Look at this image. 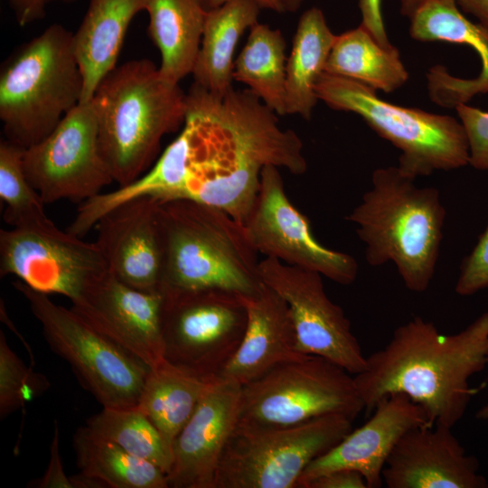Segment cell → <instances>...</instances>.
<instances>
[{"mask_svg": "<svg viewBox=\"0 0 488 488\" xmlns=\"http://www.w3.org/2000/svg\"><path fill=\"white\" fill-rule=\"evenodd\" d=\"M488 288V223L471 253L461 262L455 286L457 295L467 296Z\"/></svg>", "mask_w": 488, "mask_h": 488, "instance_id": "cell-35", "label": "cell"}, {"mask_svg": "<svg viewBox=\"0 0 488 488\" xmlns=\"http://www.w3.org/2000/svg\"><path fill=\"white\" fill-rule=\"evenodd\" d=\"M161 293L164 359L204 380L217 379L245 333L242 296L220 289Z\"/></svg>", "mask_w": 488, "mask_h": 488, "instance_id": "cell-11", "label": "cell"}, {"mask_svg": "<svg viewBox=\"0 0 488 488\" xmlns=\"http://www.w3.org/2000/svg\"><path fill=\"white\" fill-rule=\"evenodd\" d=\"M336 35L319 8L312 7L301 15L286 58V115L311 118L318 101L315 85L324 72Z\"/></svg>", "mask_w": 488, "mask_h": 488, "instance_id": "cell-26", "label": "cell"}, {"mask_svg": "<svg viewBox=\"0 0 488 488\" xmlns=\"http://www.w3.org/2000/svg\"><path fill=\"white\" fill-rule=\"evenodd\" d=\"M342 414L285 427L237 424L221 455L215 488H297L306 467L352 430Z\"/></svg>", "mask_w": 488, "mask_h": 488, "instance_id": "cell-8", "label": "cell"}, {"mask_svg": "<svg viewBox=\"0 0 488 488\" xmlns=\"http://www.w3.org/2000/svg\"><path fill=\"white\" fill-rule=\"evenodd\" d=\"M72 443L80 473L106 488H169L166 474L157 465L132 455L86 425L76 430Z\"/></svg>", "mask_w": 488, "mask_h": 488, "instance_id": "cell-29", "label": "cell"}, {"mask_svg": "<svg viewBox=\"0 0 488 488\" xmlns=\"http://www.w3.org/2000/svg\"><path fill=\"white\" fill-rule=\"evenodd\" d=\"M286 42L278 29L256 23L234 62L233 79L279 116L286 108Z\"/></svg>", "mask_w": 488, "mask_h": 488, "instance_id": "cell-30", "label": "cell"}, {"mask_svg": "<svg viewBox=\"0 0 488 488\" xmlns=\"http://www.w3.org/2000/svg\"><path fill=\"white\" fill-rule=\"evenodd\" d=\"M73 33L52 23L21 45L0 70L5 139L26 149L49 136L82 98Z\"/></svg>", "mask_w": 488, "mask_h": 488, "instance_id": "cell-6", "label": "cell"}, {"mask_svg": "<svg viewBox=\"0 0 488 488\" xmlns=\"http://www.w3.org/2000/svg\"><path fill=\"white\" fill-rule=\"evenodd\" d=\"M159 202L152 197L128 200L105 213L95 226L96 243L108 271L145 292H161L164 244Z\"/></svg>", "mask_w": 488, "mask_h": 488, "instance_id": "cell-17", "label": "cell"}, {"mask_svg": "<svg viewBox=\"0 0 488 488\" xmlns=\"http://www.w3.org/2000/svg\"><path fill=\"white\" fill-rule=\"evenodd\" d=\"M305 488H368V486L361 473L340 469L314 478L305 484Z\"/></svg>", "mask_w": 488, "mask_h": 488, "instance_id": "cell-37", "label": "cell"}, {"mask_svg": "<svg viewBox=\"0 0 488 488\" xmlns=\"http://www.w3.org/2000/svg\"><path fill=\"white\" fill-rule=\"evenodd\" d=\"M57 422L50 446V459L45 473L40 478L31 480L27 487L31 488H75L71 476H68L63 468L60 451V434Z\"/></svg>", "mask_w": 488, "mask_h": 488, "instance_id": "cell-36", "label": "cell"}, {"mask_svg": "<svg viewBox=\"0 0 488 488\" xmlns=\"http://www.w3.org/2000/svg\"><path fill=\"white\" fill-rule=\"evenodd\" d=\"M258 275L288 305L303 353L324 358L352 375L364 370L367 357L343 310L326 295L322 275L274 258L259 260Z\"/></svg>", "mask_w": 488, "mask_h": 488, "instance_id": "cell-15", "label": "cell"}, {"mask_svg": "<svg viewBox=\"0 0 488 488\" xmlns=\"http://www.w3.org/2000/svg\"><path fill=\"white\" fill-rule=\"evenodd\" d=\"M315 93L331 108L357 114L399 149L398 167L414 179L469 164L465 128L451 116L385 101L366 85L325 72L317 80Z\"/></svg>", "mask_w": 488, "mask_h": 488, "instance_id": "cell-7", "label": "cell"}, {"mask_svg": "<svg viewBox=\"0 0 488 488\" xmlns=\"http://www.w3.org/2000/svg\"><path fill=\"white\" fill-rule=\"evenodd\" d=\"M164 244L161 292L220 289L254 295L259 260L245 227L224 211L187 200L159 202Z\"/></svg>", "mask_w": 488, "mask_h": 488, "instance_id": "cell-5", "label": "cell"}, {"mask_svg": "<svg viewBox=\"0 0 488 488\" xmlns=\"http://www.w3.org/2000/svg\"><path fill=\"white\" fill-rule=\"evenodd\" d=\"M95 242L45 223L0 230V275L15 276L29 287L75 300L108 271Z\"/></svg>", "mask_w": 488, "mask_h": 488, "instance_id": "cell-13", "label": "cell"}, {"mask_svg": "<svg viewBox=\"0 0 488 488\" xmlns=\"http://www.w3.org/2000/svg\"><path fill=\"white\" fill-rule=\"evenodd\" d=\"M423 425L434 424L422 406L405 394H390L377 404L365 424L314 459L297 487L305 488L314 478L340 469L361 473L368 488L381 487L382 470L394 446L407 431Z\"/></svg>", "mask_w": 488, "mask_h": 488, "instance_id": "cell-19", "label": "cell"}, {"mask_svg": "<svg viewBox=\"0 0 488 488\" xmlns=\"http://www.w3.org/2000/svg\"><path fill=\"white\" fill-rule=\"evenodd\" d=\"M50 382L44 375L27 368L7 343L0 331V417L14 413L33 398L47 390Z\"/></svg>", "mask_w": 488, "mask_h": 488, "instance_id": "cell-33", "label": "cell"}, {"mask_svg": "<svg viewBox=\"0 0 488 488\" xmlns=\"http://www.w3.org/2000/svg\"><path fill=\"white\" fill-rule=\"evenodd\" d=\"M86 426L132 455L157 465L166 474L170 471L172 449L155 426L136 407L103 408L87 419Z\"/></svg>", "mask_w": 488, "mask_h": 488, "instance_id": "cell-31", "label": "cell"}, {"mask_svg": "<svg viewBox=\"0 0 488 488\" xmlns=\"http://www.w3.org/2000/svg\"><path fill=\"white\" fill-rule=\"evenodd\" d=\"M260 8L252 0H232L208 10L192 72L194 83L214 94L233 88L236 47L245 31L258 23Z\"/></svg>", "mask_w": 488, "mask_h": 488, "instance_id": "cell-25", "label": "cell"}, {"mask_svg": "<svg viewBox=\"0 0 488 488\" xmlns=\"http://www.w3.org/2000/svg\"><path fill=\"white\" fill-rule=\"evenodd\" d=\"M285 12H295L296 11L303 0H282Z\"/></svg>", "mask_w": 488, "mask_h": 488, "instance_id": "cell-42", "label": "cell"}, {"mask_svg": "<svg viewBox=\"0 0 488 488\" xmlns=\"http://www.w3.org/2000/svg\"><path fill=\"white\" fill-rule=\"evenodd\" d=\"M324 72L385 93L399 89L408 79L398 48L382 45L361 23L336 35Z\"/></svg>", "mask_w": 488, "mask_h": 488, "instance_id": "cell-27", "label": "cell"}, {"mask_svg": "<svg viewBox=\"0 0 488 488\" xmlns=\"http://www.w3.org/2000/svg\"><path fill=\"white\" fill-rule=\"evenodd\" d=\"M400 12L409 23V35L414 40L465 44L480 56L482 68L475 78L453 76L442 65L430 68L427 80L432 101L455 108L488 92L487 26L467 19L455 0H400Z\"/></svg>", "mask_w": 488, "mask_h": 488, "instance_id": "cell-21", "label": "cell"}, {"mask_svg": "<svg viewBox=\"0 0 488 488\" xmlns=\"http://www.w3.org/2000/svg\"><path fill=\"white\" fill-rule=\"evenodd\" d=\"M9 5L20 26H25L45 16V0H9Z\"/></svg>", "mask_w": 488, "mask_h": 488, "instance_id": "cell-39", "label": "cell"}, {"mask_svg": "<svg viewBox=\"0 0 488 488\" xmlns=\"http://www.w3.org/2000/svg\"><path fill=\"white\" fill-rule=\"evenodd\" d=\"M362 410L352 374L324 358L308 355L242 386L238 424L285 427L328 414L353 421Z\"/></svg>", "mask_w": 488, "mask_h": 488, "instance_id": "cell-10", "label": "cell"}, {"mask_svg": "<svg viewBox=\"0 0 488 488\" xmlns=\"http://www.w3.org/2000/svg\"><path fill=\"white\" fill-rule=\"evenodd\" d=\"M240 390L220 378L210 382L174 442L168 487L215 488L221 455L238 424Z\"/></svg>", "mask_w": 488, "mask_h": 488, "instance_id": "cell-18", "label": "cell"}, {"mask_svg": "<svg viewBox=\"0 0 488 488\" xmlns=\"http://www.w3.org/2000/svg\"><path fill=\"white\" fill-rule=\"evenodd\" d=\"M47 4L51 3V2H62V3H71V2H74L76 0H45Z\"/></svg>", "mask_w": 488, "mask_h": 488, "instance_id": "cell-44", "label": "cell"}, {"mask_svg": "<svg viewBox=\"0 0 488 488\" xmlns=\"http://www.w3.org/2000/svg\"><path fill=\"white\" fill-rule=\"evenodd\" d=\"M232 0H204L208 10L222 5L223 4ZM256 2L261 8H267L277 13L285 12L282 0H252Z\"/></svg>", "mask_w": 488, "mask_h": 488, "instance_id": "cell-41", "label": "cell"}, {"mask_svg": "<svg viewBox=\"0 0 488 488\" xmlns=\"http://www.w3.org/2000/svg\"><path fill=\"white\" fill-rule=\"evenodd\" d=\"M167 202L219 208L244 224L267 165L302 174L303 143L278 125L277 114L249 89L211 93L196 83L186 92L179 136L165 148Z\"/></svg>", "mask_w": 488, "mask_h": 488, "instance_id": "cell-1", "label": "cell"}, {"mask_svg": "<svg viewBox=\"0 0 488 488\" xmlns=\"http://www.w3.org/2000/svg\"><path fill=\"white\" fill-rule=\"evenodd\" d=\"M382 0H359L361 24L386 47L391 46L389 41L382 15Z\"/></svg>", "mask_w": 488, "mask_h": 488, "instance_id": "cell-38", "label": "cell"}, {"mask_svg": "<svg viewBox=\"0 0 488 488\" xmlns=\"http://www.w3.org/2000/svg\"><path fill=\"white\" fill-rule=\"evenodd\" d=\"M100 155L118 187L142 176L162 138L183 125L186 92L147 59L113 69L92 98Z\"/></svg>", "mask_w": 488, "mask_h": 488, "instance_id": "cell-3", "label": "cell"}, {"mask_svg": "<svg viewBox=\"0 0 488 488\" xmlns=\"http://www.w3.org/2000/svg\"><path fill=\"white\" fill-rule=\"evenodd\" d=\"M211 381L166 360L149 370L136 408L155 426L172 451L175 438L192 417Z\"/></svg>", "mask_w": 488, "mask_h": 488, "instance_id": "cell-28", "label": "cell"}, {"mask_svg": "<svg viewBox=\"0 0 488 488\" xmlns=\"http://www.w3.org/2000/svg\"><path fill=\"white\" fill-rule=\"evenodd\" d=\"M388 488H486L479 462L443 424L423 425L398 441L382 470Z\"/></svg>", "mask_w": 488, "mask_h": 488, "instance_id": "cell-20", "label": "cell"}, {"mask_svg": "<svg viewBox=\"0 0 488 488\" xmlns=\"http://www.w3.org/2000/svg\"><path fill=\"white\" fill-rule=\"evenodd\" d=\"M475 418L480 420H488V401L476 412Z\"/></svg>", "mask_w": 488, "mask_h": 488, "instance_id": "cell-43", "label": "cell"}, {"mask_svg": "<svg viewBox=\"0 0 488 488\" xmlns=\"http://www.w3.org/2000/svg\"><path fill=\"white\" fill-rule=\"evenodd\" d=\"M398 166L378 168L371 188L345 219L356 225L372 267L392 261L405 285L426 291L435 275L446 209L434 187H418Z\"/></svg>", "mask_w": 488, "mask_h": 488, "instance_id": "cell-4", "label": "cell"}, {"mask_svg": "<svg viewBox=\"0 0 488 488\" xmlns=\"http://www.w3.org/2000/svg\"><path fill=\"white\" fill-rule=\"evenodd\" d=\"M25 175L44 203L85 202L113 183L98 139L92 100L80 102L39 143L24 149Z\"/></svg>", "mask_w": 488, "mask_h": 488, "instance_id": "cell-12", "label": "cell"}, {"mask_svg": "<svg viewBox=\"0 0 488 488\" xmlns=\"http://www.w3.org/2000/svg\"><path fill=\"white\" fill-rule=\"evenodd\" d=\"M487 365L488 312L453 334L416 316L368 356L353 379L366 415L385 397L402 393L424 408L432 424L453 427L475 392L470 379Z\"/></svg>", "mask_w": 488, "mask_h": 488, "instance_id": "cell-2", "label": "cell"}, {"mask_svg": "<svg viewBox=\"0 0 488 488\" xmlns=\"http://www.w3.org/2000/svg\"><path fill=\"white\" fill-rule=\"evenodd\" d=\"M458 7L488 27V0H455Z\"/></svg>", "mask_w": 488, "mask_h": 488, "instance_id": "cell-40", "label": "cell"}, {"mask_svg": "<svg viewBox=\"0 0 488 488\" xmlns=\"http://www.w3.org/2000/svg\"><path fill=\"white\" fill-rule=\"evenodd\" d=\"M13 285L26 299L50 348L103 408L136 407L149 371L143 362L94 330L71 307L55 304L20 280Z\"/></svg>", "mask_w": 488, "mask_h": 488, "instance_id": "cell-9", "label": "cell"}, {"mask_svg": "<svg viewBox=\"0 0 488 488\" xmlns=\"http://www.w3.org/2000/svg\"><path fill=\"white\" fill-rule=\"evenodd\" d=\"M23 151L5 138L0 142V198L5 206L3 219L11 227L51 221L44 211L45 203L25 175Z\"/></svg>", "mask_w": 488, "mask_h": 488, "instance_id": "cell-32", "label": "cell"}, {"mask_svg": "<svg viewBox=\"0 0 488 488\" xmlns=\"http://www.w3.org/2000/svg\"><path fill=\"white\" fill-rule=\"evenodd\" d=\"M243 225L251 245L265 258L317 272L341 285L357 277L358 263L352 256L317 241L308 219L288 199L276 166L262 169L258 194Z\"/></svg>", "mask_w": 488, "mask_h": 488, "instance_id": "cell-14", "label": "cell"}, {"mask_svg": "<svg viewBox=\"0 0 488 488\" xmlns=\"http://www.w3.org/2000/svg\"><path fill=\"white\" fill-rule=\"evenodd\" d=\"M145 0H89L73 49L83 77L80 102L92 99L101 80L117 67L127 28Z\"/></svg>", "mask_w": 488, "mask_h": 488, "instance_id": "cell-23", "label": "cell"}, {"mask_svg": "<svg viewBox=\"0 0 488 488\" xmlns=\"http://www.w3.org/2000/svg\"><path fill=\"white\" fill-rule=\"evenodd\" d=\"M242 298L247 309L245 333L218 377L241 387L279 365L308 356L299 350L289 306L277 293L262 282L254 295Z\"/></svg>", "mask_w": 488, "mask_h": 488, "instance_id": "cell-22", "label": "cell"}, {"mask_svg": "<svg viewBox=\"0 0 488 488\" xmlns=\"http://www.w3.org/2000/svg\"><path fill=\"white\" fill-rule=\"evenodd\" d=\"M455 108L466 134L469 164L477 170H488V111L467 103L459 104Z\"/></svg>", "mask_w": 488, "mask_h": 488, "instance_id": "cell-34", "label": "cell"}, {"mask_svg": "<svg viewBox=\"0 0 488 488\" xmlns=\"http://www.w3.org/2000/svg\"><path fill=\"white\" fill-rule=\"evenodd\" d=\"M148 34L160 52L159 70L179 83L192 74L208 9L204 0H145Z\"/></svg>", "mask_w": 488, "mask_h": 488, "instance_id": "cell-24", "label": "cell"}, {"mask_svg": "<svg viewBox=\"0 0 488 488\" xmlns=\"http://www.w3.org/2000/svg\"><path fill=\"white\" fill-rule=\"evenodd\" d=\"M161 292H145L108 270L71 302L89 326L143 362L149 370L165 359L161 330Z\"/></svg>", "mask_w": 488, "mask_h": 488, "instance_id": "cell-16", "label": "cell"}]
</instances>
